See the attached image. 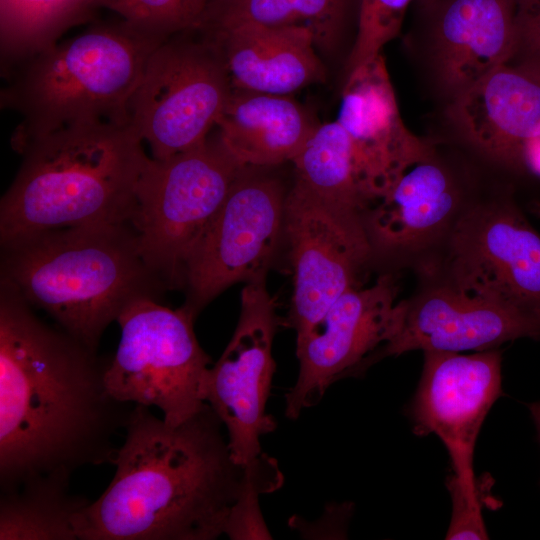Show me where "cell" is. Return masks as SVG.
<instances>
[{
    "instance_id": "obj_16",
    "label": "cell",
    "mask_w": 540,
    "mask_h": 540,
    "mask_svg": "<svg viewBox=\"0 0 540 540\" xmlns=\"http://www.w3.org/2000/svg\"><path fill=\"white\" fill-rule=\"evenodd\" d=\"M424 7L429 12L427 63L447 102L511 62L514 0H434Z\"/></svg>"
},
{
    "instance_id": "obj_29",
    "label": "cell",
    "mask_w": 540,
    "mask_h": 540,
    "mask_svg": "<svg viewBox=\"0 0 540 540\" xmlns=\"http://www.w3.org/2000/svg\"><path fill=\"white\" fill-rule=\"evenodd\" d=\"M515 51L510 64L540 72V0H514Z\"/></svg>"
},
{
    "instance_id": "obj_8",
    "label": "cell",
    "mask_w": 540,
    "mask_h": 540,
    "mask_svg": "<svg viewBox=\"0 0 540 540\" xmlns=\"http://www.w3.org/2000/svg\"><path fill=\"white\" fill-rule=\"evenodd\" d=\"M194 318L186 307L170 309L155 298L131 303L117 319L121 338L105 372L111 395L154 406L173 426L199 412L211 367L195 336Z\"/></svg>"
},
{
    "instance_id": "obj_11",
    "label": "cell",
    "mask_w": 540,
    "mask_h": 540,
    "mask_svg": "<svg viewBox=\"0 0 540 540\" xmlns=\"http://www.w3.org/2000/svg\"><path fill=\"white\" fill-rule=\"evenodd\" d=\"M283 230L294 272L289 321L298 338L355 287L374 249L360 211L321 197L297 179L286 193Z\"/></svg>"
},
{
    "instance_id": "obj_9",
    "label": "cell",
    "mask_w": 540,
    "mask_h": 540,
    "mask_svg": "<svg viewBox=\"0 0 540 540\" xmlns=\"http://www.w3.org/2000/svg\"><path fill=\"white\" fill-rule=\"evenodd\" d=\"M172 37L149 55L129 104V125L159 160L203 143L232 91L226 67L208 41Z\"/></svg>"
},
{
    "instance_id": "obj_21",
    "label": "cell",
    "mask_w": 540,
    "mask_h": 540,
    "mask_svg": "<svg viewBox=\"0 0 540 540\" xmlns=\"http://www.w3.org/2000/svg\"><path fill=\"white\" fill-rule=\"evenodd\" d=\"M318 124L289 95L232 88L218 138L243 168L292 161Z\"/></svg>"
},
{
    "instance_id": "obj_28",
    "label": "cell",
    "mask_w": 540,
    "mask_h": 540,
    "mask_svg": "<svg viewBox=\"0 0 540 540\" xmlns=\"http://www.w3.org/2000/svg\"><path fill=\"white\" fill-rule=\"evenodd\" d=\"M412 0H361L356 40L347 61V73L381 54L400 32Z\"/></svg>"
},
{
    "instance_id": "obj_25",
    "label": "cell",
    "mask_w": 540,
    "mask_h": 540,
    "mask_svg": "<svg viewBox=\"0 0 540 540\" xmlns=\"http://www.w3.org/2000/svg\"><path fill=\"white\" fill-rule=\"evenodd\" d=\"M344 8L345 0H212L200 26H304L316 46L328 50L338 38Z\"/></svg>"
},
{
    "instance_id": "obj_30",
    "label": "cell",
    "mask_w": 540,
    "mask_h": 540,
    "mask_svg": "<svg viewBox=\"0 0 540 540\" xmlns=\"http://www.w3.org/2000/svg\"><path fill=\"white\" fill-rule=\"evenodd\" d=\"M524 165L540 174V137L528 146L525 153Z\"/></svg>"
},
{
    "instance_id": "obj_27",
    "label": "cell",
    "mask_w": 540,
    "mask_h": 540,
    "mask_svg": "<svg viewBox=\"0 0 540 540\" xmlns=\"http://www.w3.org/2000/svg\"><path fill=\"white\" fill-rule=\"evenodd\" d=\"M281 483L282 474L276 461L262 453L246 467V479L231 509L224 534L231 539L271 538L259 509L258 496L277 489Z\"/></svg>"
},
{
    "instance_id": "obj_17",
    "label": "cell",
    "mask_w": 540,
    "mask_h": 540,
    "mask_svg": "<svg viewBox=\"0 0 540 540\" xmlns=\"http://www.w3.org/2000/svg\"><path fill=\"white\" fill-rule=\"evenodd\" d=\"M522 337L540 338V322L510 308L463 294L446 283L405 301L396 335L379 348L374 359L413 350L483 351Z\"/></svg>"
},
{
    "instance_id": "obj_15",
    "label": "cell",
    "mask_w": 540,
    "mask_h": 540,
    "mask_svg": "<svg viewBox=\"0 0 540 540\" xmlns=\"http://www.w3.org/2000/svg\"><path fill=\"white\" fill-rule=\"evenodd\" d=\"M336 121L346 131L368 202L379 201L434 148L405 126L382 54L348 73Z\"/></svg>"
},
{
    "instance_id": "obj_23",
    "label": "cell",
    "mask_w": 540,
    "mask_h": 540,
    "mask_svg": "<svg viewBox=\"0 0 540 540\" xmlns=\"http://www.w3.org/2000/svg\"><path fill=\"white\" fill-rule=\"evenodd\" d=\"M100 6L101 0H0L2 75L59 42Z\"/></svg>"
},
{
    "instance_id": "obj_4",
    "label": "cell",
    "mask_w": 540,
    "mask_h": 540,
    "mask_svg": "<svg viewBox=\"0 0 540 540\" xmlns=\"http://www.w3.org/2000/svg\"><path fill=\"white\" fill-rule=\"evenodd\" d=\"M2 250L1 281L93 351L131 303L166 286L130 223L51 230Z\"/></svg>"
},
{
    "instance_id": "obj_33",
    "label": "cell",
    "mask_w": 540,
    "mask_h": 540,
    "mask_svg": "<svg viewBox=\"0 0 540 540\" xmlns=\"http://www.w3.org/2000/svg\"><path fill=\"white\" fill-rule=\"evenodd\" d=\"M210 1H212V0H208V3H209ZM207 5H208V4H207Z\"/></svg>"
},
{
    "instance_id": "obj_10",
    "label": "cell",
    "mask_w": 540,
    "mask_h": 540,
    "mask_svg": "<svg viewBox=\"0 0 540 540\" xmlns=\"http://www.w3.org/2000/svg\"><path fill=\"white\" fill-rule=\"evenodd\" d=\"M447 254L446 283L540 322V235L511 199L463 207Z\"/></svg>"
},
{
    "instance_id": "obj_18",
    "label": "cell",
    "mask_w": 540,
    "mask_h": 540,
    "mask_svg": "<svg viewBox=\"0 0 540 540\" xmlns=\"http://www.w3.org/2000/svg\"><path fill=\"white\" fill-rule=\"evenodd\" d=\"M446 116L482 155L524 167L528 146L540 137V72L502 65L449 101Z\"/></svg>"
},
{
    "instance_id": "obj_6",
    "label": "cell",
    "mask_w": 540,
    "mask_h": 540,
    "mask_svg": "<svg viewBox=\"0 0 540 540\" xmlns=\"http://www.w3.org/2000/svg\"><path fill=\"white\" fill-rule=\"evenodd\" d=\"M243 170L219 138L167 159L149 157L130 225L143 258L166 285L183 283L190 252Z\"/></svg>"
},
{
    "instance_id": "obj_31",
    "label": "cell",
    "mask_w": 540,
    "mask_h": 540,
    "mask_svg": "<svg viewBox=\"0 0 540 540\" xmlns=\"http://www.w3.org/2000/svg\"><path fill=\"white\" fill-rule=\"evenodd\" d=\"M528 408L534 420L540 438V402L531 403L528 405Z\"/></svg>"
},
{
    "instance_id": "obj_20",
    "label": "cell",
    "mask_w": 540,
    "mask_h": 540,
    "mask_svg": "<svg viewBox=\"0 0 540 540\" xmlns=\"http://www.w3.org/2000/svg\"><path fill=\"white\" fill-rule=\"evenodd\" d=\"M462 209L456 176L434 154L410 167L364 223L373 249L406 254L449 231Z\"/></svg>"
},
{
    "instance_id": "obj_14",
    "label": "cell",
    "mask_w": 540,
    "mask_h": 540,
    "mask_svg": "<svg viewBox=\"0 0 540 540\" xmlns=\"http://www.w3.org/2000/svg\"><path fill=\"white\" fill-rule=\"evenodd\" d=\"M396 298L397 285L389 274L370 287H352L296 338L299 374L286 395L288 418L318 404L333 382L356 375L372 352L396 335L405 310V301Z\"/></svg>"
},
{
    "instance_id": "obj_1",
    "label": "cell",
    "mask_w": 540,
    "mask_h": 540,
    "mask_svg": "<svg viewBox=\"0 0 540 540\" xmlns=\"http://www.w3.org/2000/svg\"><path fill=\"white\" fill-rule=\"evenodd\" d=\"M109 360L39 319L0 287V489L40 475L112 464L135 404L111 395Z\"/></svg>"
},
{
    "instance_id": "obj_2",
    "label": "cell",
    "mask_w": 540,
    "mask_h": 540,
    "mask_svg": "<svg viewBox=\"0 0 540 540\" xmlns=\"http://www.w3.org/2000/svg\"><path fill=\"white\" fill-rule=\"evenodd\" d=\"M211 406L173 426L135 404L106 490L79 514L77 540H212L225 532L246 467Z\"/></svg>"
},
{
    "instance_id": "obj_24",
    "label": "cell",
    "mask_w": 540,
    "mask_h": 540,
    "mask_svg": "<svg viewBox=\"0 0 540 540\" xmlns=\"http://www.w3.org/2000/svg\"><path fill=\"white\" fill-rule=\"evenodd\" d=\"M291 162L296 179L321 197L360 212L368 205L350 139L336 120L318 124Z\"/></svg>"
},
{
    "instance_id": "obj_22",
    "label": "cell",
    "mask_w": 540,
    "mask_h": 540,
    "mask_svg": "<svg viewBox=\"0 0 540 540\" xmlns=\"http://www.w3.org/2000/svg\"><path fill=\"white\" fill-rule=\"evenodd\" d=\"M70 477L40 475L1 491L0 540H77L75 523L90 501L71 491Z\"/></svg>"
},
{
    "instance_id": "obj_5",
    "label": "cell",
    "mask_w": 540,
    "mask_h": 540,
    "mask_svg": "<svg viewBox=\"0 0 540 540\" xmlns=\"http://www.w3.org/2000/svg\"><path fill=\"white\" fill-rule=\"evenodd\" d=\"M166 39L124 20L95 25L27 58L5 75L1 107L21 116L12 136L20 153L65 125L129 124V104L151 52Z\"/></svg>"
},
{
    "instance_id": "obj_13",
    "label": "cell",
    "mask_w": 540,
    "mask_h": 540,
    "mask_svg": "<svg viewBox=\"0 0 540 540\" xmlns=\"http://www.w3.org/2000/svg\"><path fill=\"white\" fill-rule=\"evenodd\" d=\"M276 326L275 303L264 277L247 282L234 334L206 382L205 402L222 421L232 457L242 467L262 454L261 436L276 427L266 413Z\"/></svg>"
},
{
    "instance_id": "obj_19",
    "label": "cell",
    "mask_w": 540,
    "mask_h": 540,
    "mask_svg": "<svg viewBox=\"0 0 540 540\" xmlns=\"http://www.w3.org/2000/svg\"><path fill=\"white\" fill-rule=\"evenodd\" d=\"M198 28L221 57L234 89L289 95L325 78L307 27L239 23Z\"/></svg>"
},
{
    "instance_id": "obj_7",
    "label": "cell",
    "mask_w": 540,
    "mask_h": 540,
    "mask_svg": "<svg viewBox=\"0 0 540 540\" xmlns=\"http://www.w3.org/2000/svg\"><path fill=\"white\" fill-rule=\"evenodd\" d=\"M411 417L418 435L433 433L452 462L448 487L453 515L447 539H486L473 453L480 428L502 394L501 353L494 349L464 355L427 351Z\"/></svg>"
},
{
    "instance_id": "obj_32",
    "label": "cell",
    "mask_w": 540,
    "mask_h": 540,
    "mask_svg": "<svg viewBox=\"0 0 540 540\" xmlns=\"http://www.w3.org/2000/svg\"><path fill=\"white\" fill-rule=\"evenodd\" d=\"M419 1H420V2L423 4V6H424V5H427V4L431 3V2H433L434 0H419Z\"/></svg>"
},
{
    "instance_id": "obj_3",
    "label": "cell",
    "mask_w": 540,
    "mask_h": 540,
    "mask_svg": "<svg viewBox=\"0 0 540 540\" xmlns=\"http://www.w3.org/2000/svg\"><path fill=\"white\" fill-rule=\"evenodd\" d=\"M19 154L0 203L1 247L56 229L130 223L149 156L129 124H68Z\"/></svg>"
},
{
    "instance_id": "obj_26",
    "label": "cell",
    "mask_w": 540,
    "mask_h": 540,
    "mask_svg": "<svg viewBox=\"0 0 540 540\" xmlns=\"http://www.w3.org/2000/svg\"><path fill=\"white\" fill-rule=\"evenodd\" d=\"M207 4L208 0H101V6L134 28L163 39L197 29Z\"/></svg>"
},
{
    "instance_id": "obj_12",
    "label": "cell",
    "mask_w": 540,
    "mask_h": 540,
    "mask_svg": "<svg viewBox=\"0 0 540 540\" xmlns=\"http://www.w3.org/2000/svg\"><path fill=\"white\" fill-rule=\"evenodd\" d=\"M285 198L276 179L239 174L185 263L184 307L194 316L231 285L265 277L283 230Z\"/></svg>"
}]
</instances>
